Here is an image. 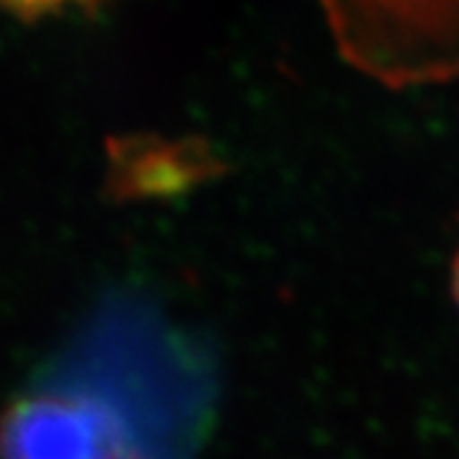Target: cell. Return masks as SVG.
<instances>
[{
  "instance_id": "obj_1",
  "label": "cell",
  "mask_w": 459,
  "mask_h": 459,
  "mask_svg": "<svg viewBox=\"0 0 459 459\" xmlns=\"http://www.w3.org/2000/svg\"><path fill=\"white\" fill-rule=\"evenodd\" d=\"M0 459H141L117 409L87 394H36L0 419Z\"/></svg>"
},
{
  "instance_id": "obj_2",
  "label": "cell",
  "mask_w": 459,
  "mask_h": 459,
  "mask_svg": "<svg viewBox=\"0 0 459 459\" xmlns=\"http://www.w3.org/2000/svg\"><path fill=\"white\" fill-rule=\"evenodd\" d=\"M214 166L204 146L141 138L117 148L110 174L120 195H171L207 179Z\"/></svg>"
},
{
  "instance_id": "obj_3",
  "label": "cell",
  "mask_w": 459,
  "mask_h": 459,
  "mask_svg": "<svg viewBox=\"0 0 459 459\" xmlns=\"http://www.w3.org/2000/svg\"><path fill=\"white\" fill-rule=\"evenodd\" d=\"M452 283H455V296H457V301H459V253H457V261H455V273H452Z\"/></svg>"
}]
</instances>
